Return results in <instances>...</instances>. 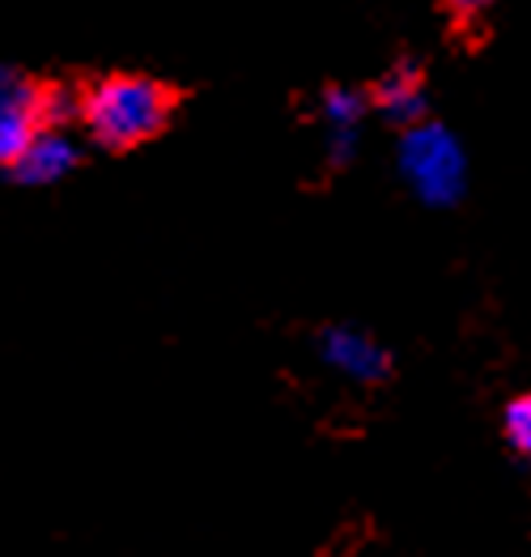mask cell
<instances>
[{
    "instance_id": "6da1fadb",
    "label": "cell",
    "mask_w": 531,
    "mask_h": 557,
    "mask_svg": "<svg viewBox=\"0 0 531 557\" xmlns=\"http://www.w3.org/2000/svg\"><path fill=\"white\" fill-rule=\"evenodd\" d=\"M184 102H188V90L166 77L111 69L77 86V124L102 153L124 158L166 137Z\"/></svg>"
},
{
    "instance_id": "7a4b0ae2",
    "label": "cell",
    "mask_w": 531,
    "mask_h": 557,
    "mask_svg": "<svg viewBox=\"0 0 531 557\" xmlns=\"http://www.w3.org/2000/svg\"><path fill=\"white\" fill-rule=\"evenodd\" d=\"M68 120H77V90L22 69L0 73V166L9 175L39 140L60 133Z\"/></svg>"
},
{
    "instance_id": "3957f363",
    "label": "cell",
    "mask_w": 531,
    "mask_h": 557,
    "mask_svg": "<svg viewBox=\"0 0 531 557\" xmlns=\"http://www.w3.org/2000/svg\"><path fill=\"white\" fill-rule=\"evenodd\" d=\"M366 107L379 111L391 128H417L430 111V82L417 60L391 64L383 77L366 90Z\"/></svg>"
},
{
    "instance_id": "277c9868",
    "label": "cell",
    "mask_w": 531,
    "mask_h": 557,
    "mask_svg": "<svg viewBox=\"0 0 531 557\" xmlns=\"http://www.w3.org/2000/svg\"><path fill=\"white\" fill-rule=\"evenodd\" d=\"M81 162V153L68 145L64 133H48V137L39 140L17 166H13V175L22 180V184H51V180H60L64 171H73Z\"/></svg>"
},
{
    "instance_id": "5b68a950",
    "label": "cell",
    "mask_w": 531,
    "mask_h": 557,
    "mask_svg": "<svg viewBox=\"0 0 531 557\" xmlns=\"http://www.w3.org/2000/svg\"><path fill=\"white\" fill-rule=\"evenodd\" d=\"M493 4H497V0H438L451 39L464 47V51H477V47L489 44V30H493Z\"/></svg>"
},
{
    "instance_id": "8992f818",
    "label": "cell",
    "mask_w": 531,
    "mask_h": 557,
    "mask_svg": "<svg viewBox=\"0 0 531 557\" xmlns=\"http://www.w3.org/2000/svg\"><path fill=\"white\" fill-rule=\"evenodd\" d=\"M502 438H506V447L523 465H531V392H519V396L506 400V409H502Z\"/></svg>"
},
{
    "instance_id": "52a82bcc",
    "label": "cell",
    "mask_w": 531,
    "mask_h": 557,
    "mask_svg": "<svg viewBox=\"0 0 531 557\" xmlns=\"http://www.w3.org/2000/svg\"><path fill=\"white\" fill-rule=\"evenodd\" d=\"M332 358L353 367V371H362L366 379H375V371L387 374V358H379V349L357 341V336H340V345H332Z\"/></svg>"
}]
</instances>
